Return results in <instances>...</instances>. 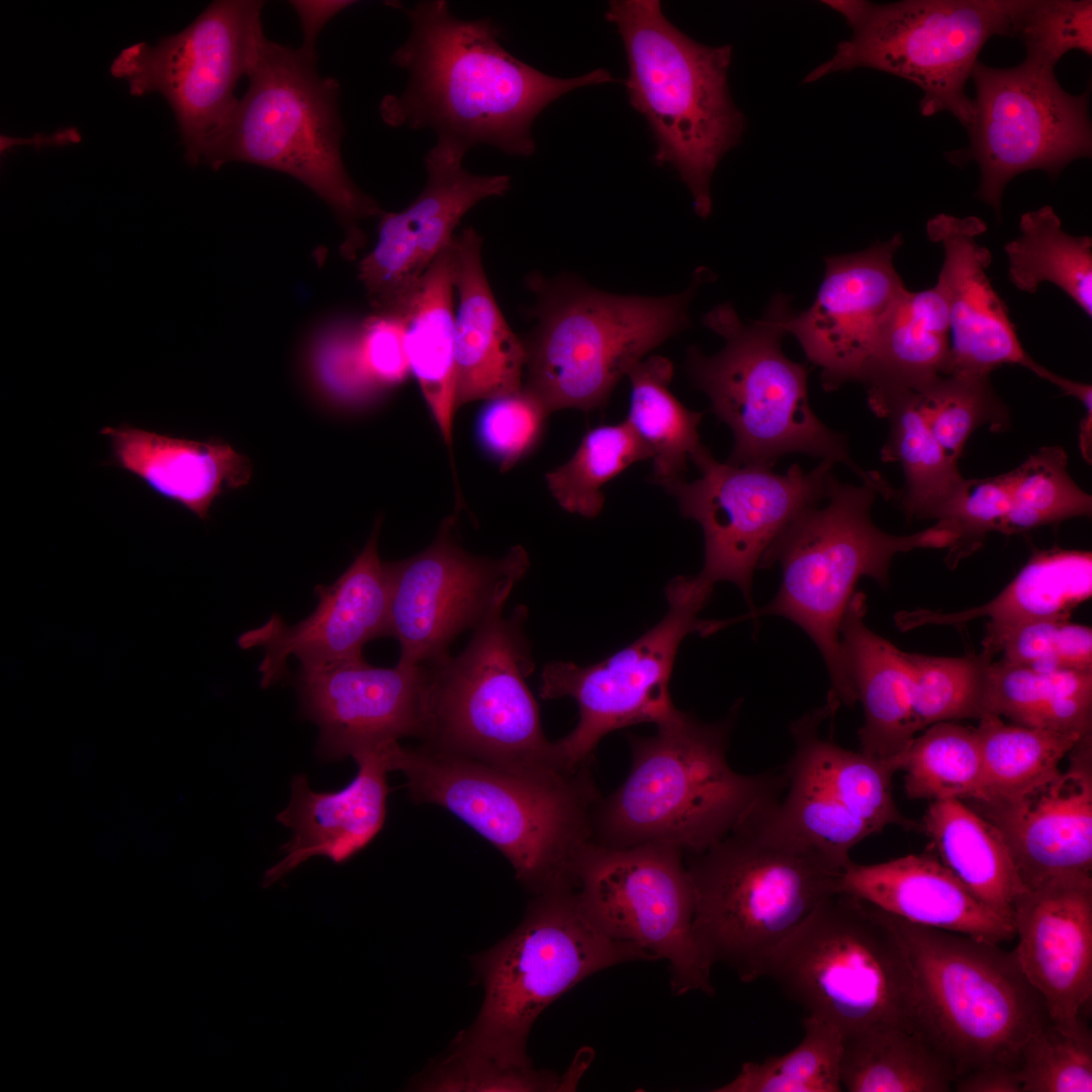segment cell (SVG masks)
<instances>
[{"label": "cell", "instance_id": "6da1fadb", "mask_svg": "<svg viewBox=\"0 0 1092 1092\" xmlns=\"http://www.w3.org/2000/svg\"><path fill=\"white\" fill-rule=\"evenodd\" d=\"M405 13L410 34L391 63L408 81L401 93L383 97L379 114L388 126L429 128L437 141L466 152L483 144L531 156L533 123L549 104L571 90L615 81L604 69L574 78L547 75L511 55L490 19L458 18L444 0L421 1Z\"/></svg>", "mask_w": 1092, "mask_h": 1092}, {"label": "cell", "instance_id": "7a4b0ae2", "mask_svg": "<svg viewBox=\"0 0 1092 1092\" xmlns=\"http://www.w3.org/2000/svg\"><path fill=\"white\" fill-rule=\"evenodd\" d=\"M391 771L412 799L440 806L493 845L534 896L575 888L579 858L594 841L601 796L589 764L504 767L394 742Z\"/></svg>", "mask_w": 1092, "mask_h": 1092}, {"label": "cell", "instance_id": "3957f363", "mask_svg": "<svg viewBox=\"0 0 1092 1092\" xmlns=\"http://www.w3.org/2000/svg\"><path fill=\"white\" fill-rule=\"evenodd\" d=\"M732 718L707 724L677 711L652 736H629L631 768L600 800L594 842L648 843L699 853L779 801L785 772L744 775L727 760Z\"/></svg>", "mask_w": 1092, "mask_h": 1092}, {"label": "cell", "instance_id": "277c9868", "mask_svg": "<svg viewBox=\"0 0 1092 1092\" xmlns=\"http://www.w3.org/2000/svg\"><path fill=\"white\" fill-rule=\"evenodd\" d=\"M845 484L832 478L825 499L802 511L763 554L759 567L779 563L783 579L776 597L742 619L784 617L803 629L819 649L830 676L825 707L833 717L853 706L856 694L844 664L840 626L854 588L863 576L889 583L894 556L914 549L949 548L956 535L936 523L911 535H892L872 521L880 493L894 495L885 482Z\"/></svg>", "mask_w": 1092, "mask_h": 1092}, {"label": "cell", "instance_id": "5b68a950", "mask_svg": "<svg viewBox=\"0 0 1092 1092\" xmlns=\"http://www.w3.org/2000/svg\"><path fill=\"white\" fill-rule=\"evenodd\" d=\"M316 62V54L266 37L246 93L204 143L198 164L217 170L242 162L292 176L333 209L346 226V245L359 247L357 223L383 211L346 170L340 85L321 75Z\"/></svg>", "mask_w": 1092, "mask_h": 1092}, {"label": "cell", "instance_id": "8992f818", "mask_svg": "<svg viewBox=\"0 0 1092 1092\" xmlns=\"http://www.w3.org/2000/svg\"><path fill=\"white\" fill-rule=\"evenodd\" d=\"M606 19L622 38L629 102L653 134L655 162L678 173L696 213L708 217L713 173L745 128L727 82L731 47L694 40L664 16L658 0L610 1Z\"/></svg>", "mask_w": 1092, "mask_h": 1092}, {"label": "cell", "instance_id": "52a82bcc", "mask_svg": "<svg viewBox=\"0 0 1092 1092\" xmlns=\"http://www.w3.org/2000/svg\"><path fill=\"white\" fill-rule=\"evenodd\" d=\"M689 855L696 939L713 966L724 964L743 983L764 977L774 950L837 892L844 871L751 822Z\"/></svg>", "mask_w": 1092, "mask_h": 1092}, {"label": "cell", "instance_id": "ba28073f", "mask_svg": "<svg viewBox=\"0 0 1092 1092\" xmlns=\"http://www.w3.org/2000/svg\"><path fill=\"white\" fill-rule=\"evenodd\" d=\"M789 299L772 297L763 316L741 321L730 304L715 306L704 324L723 337L725 346L712 356L688 352L694 383L710 399L712 412L732 431L734 446L727 462L771 468L785 454L803 453L840 463L862 481L879 474L851 459L845 437L826 427L808 400L806 365L782 350Z\"/></svg>", "mask_w": 1092, "mask_h": 1092}, {"label": "cell", "instance_id": "9c48e42d", "mask_svg": "<svg viewBox=\"0 0 1092 1092\" xmlns=\"http://www.w3.org/2000/svg\"><path fill=\"white\" fill-rule=\"evenodd\" d=\"M534 897L520 925L472 960L484 987L483 1003L450 1052L505 1068L532 1066L528 1035L553 1001L602 970L655 961L644 949L601 931L574 889Z\"/></svg>", "mask_w": 1092, "mask_h": 1092}, {"label": "cell", "instance_id": "30bf717a", "mask_svg": "<svg viewBox=\"0 0 1092 1092\" xmlns=\"http://www.w3.org/2000/svg\"><path fill=\"white\" fill-rule=\"evenodd\" d=\"M883 913L912 971L917 1028L956 1079L990 1066L1017 1069L1022 1045L1050 1018L1014 951Z\"/></svg>", "mask_w": 1092, "mask_h": 1092}, {"label": "cell", "instance_id": "8fae6325", "mask_svg": "<svg viewBox=\"0 0 1092 1092\" xmlns=\"http://www.w3.org/2000/svg\"><path fill=\"white\" fill-rule=\"evenodd\" d=\"M806 1015L843 1035L917 1028V1000L904 947L884 913L844 892L826 897L774 950L764 977Z\"/></svg>", "mask_w": 1092, "mask_h": 1092}, {"label": "cell", "instance_id": "7c38bea8", "mask_svg": "<svg viewBox=\"0 0 1092 1092\" xmlns=\"http://www.w3.org/2000/svg\"><path fill=\"white\" fill-rule=\"evenodd\" d=\"M537 325L525 343L524 385L549 414L592 411L655 347L689 325L696 286L664 297L622 296L572 279L532 278Z\"/></svg>", "mask_w": 1092, "mask_h": 1092}, {"label": "cell", "instance_id": "4fadbf2b", "mask_svg": "<svg viewBox=\"0 0 1092 1092\" xmlns=\"http://www.w3.org/2000/svg\"><path fill=\"white\" fill-rule=\"evenodd\" d=\"M474 629L457 655L432 661L422 745L504 767L566 766L542 729L526 678L534 670L526 607ZM568 767V766H567Z\"/></svg>", "mask_w": 1092, "mask_h": 1092}, {"label": "cell", "instance_id": "5bb4252c", "mask_svg": "<svg viewBox=\"0 0 1092 1092\" xmlns=\"http://www.w3.org/2000/svg\"><path fill=\"white\" fill-rule=\"evenodd\" d=\"M826 3L846 18L852 34L804 83L856 68L883 71L921 89L923 116L948 111L969 132L975 108L966 83L987 40L994 35L1011 36L1020 0Z\"/></svg>", "mask_w": 1092, "mask_h": 1092}, {"label": "cell", "instance_id": "9a60e30c", "mask_svg": "<svg viewBox=\"0 0 1092 1092\" xmlns=\"http://www.w3.org/2000/svg\"><path fill=\"white\" fill-rule=\"evenodd\" d=\"M713 587L698 575L677 576L665 589L666 614L633 643L596 664L545 665L540 697H570L579 710L574 729L555 741L565 765L589 764L597 745L612 731L640 723L658 725L675 715L668 687L679 644L691 633L706 636L727 625L698 617Z\"/></svg>", "mask_w": 1092, "mask_h": 1092}, {"label": "cell", "instance_id": "2e32d148", "mask_svg": "<svg viewBox=\"0 0 1092 1092\" xmlns=\"http://www.w3.org/2000/svg\"><path fill=\"white\" fill-rule=\"evenodd\" d=\"M684 855L669 844L612 847L593 841L579 858L574 890L583 912L606 935L667 962L672 994L713 995V965L693 929L694 892Z\"/></svg>", "mask_w": 1092, "mask_h": 1092}, {"label": "cell", "instance_id": "e0dca14e", "mask_svg": "<svg viewBox=\"0 0 1092 1092\" xmlns=\"http://www.w3.org/2000/svg\"><path fill=\"white\" fill-rule=\"evenodd\" d=\"M971 78L976 97L970 146L945 156L958 166L978 163L976 196L998 216L1005 187L1015 176L1040 169L1056 178L1074 160L1091 156L1088 90L1072 95L1055 69L1026 60L1004 69L978 61Z\"/></svg>", "mask_w": 1092, "mask_h": 1092}, {"label": "cell", "instance_id": "ac0fdd59", "mask_svg": "<svg viewBox=\"0 0 1092 1092\" xmlns=\"http://www.w3.org/2000/svg\"><path fill=\"white\" fill-rule=\"evenodd\" d=\"M264 2L218 0L180 32L157 44H132L110 66L127 82L129 93H159L169 103L181 134L185 159L199 162L200 151L238 102L235 89L249 77L266 38Z\"/></svg>", "mask_w": 1092, "mask_h": 1092}, {"label": "cell", "instance_id": "d6986e66", "mask_svg": "<svg viewBox=\"0 0 1092 1092\" xmlns=\"http://www.w3.org/2000/svg\"><path fill=\"white\" fill-rule=\"evenodd\" d=\"M691 460L701 476L664 487L682 516L703 530L705 557L698 576L713 586L733 582L750 603L753 572L763 554L802 511L825 499L834 464L822 460L808 472L793 464L777 474L769 467L719 462L705 446Z\"/></svg>", "mask_w": 1092, "mask_h": 1092}, {"label": "cell", "instance_id": "ffe728a7", "mask_svg": "<svg viewBox=\"0 0 1092 1092\" xmlns=\"http://www.w3.org/2000/svg\"><path fill=\"white\" fill-rule=\"evenodd\" d=\"M455 515L435 540L408 558L384 562L389 585V636L398 641V664L430 663L449 654L458 635L504 611L529 568L522 546L499 558L476 556L454 536Z\"/></svg>", "mask_w": 1092, "mask_h": 1092}, {"label": "cell", "instance_id": "44dd1931", "mask_svg": "<svg viewBox=\"0 0 1092 1092\" xmlns=\"http://www.w3.org/2000/svg\"><path fill=\"white\" fill-rule=\"evenodd\" d=\"M427 663L376 667L357 657L301 667L302 714L317 725V753L341 760L403 737L423 738Z\"/></svg>", "mask_w": 1092, "mask_h": 1092}, {"label": "cell", "instance_id": "7402d4cb", "mask_svg": "<svg viewBox=\"0 0 1092 1092\" xmlns=\"http://www.w3.org/2000/svg\"><path fill=\"white\" fill-rule=\"evenodd\" d=\"M900 234L866 250L825 258L811 306L790 312L784 326L821 369L825 390L862 379L881 328L906 290L894 266Z\"/></svg>", "mask_w": 1092, "mask_h": 1092}, {"label": "cell", "instance_id": "603a6c76", "mask_svg": "<svg viewBox=\"0 0 1092 1092\" xmlns=\"http://www.w3.org/2000/svg\"><path fill=\"white\" fill-rule=\"evenodd\" d=\"M466 151L437 141L425 156L427 180L403 210L382 212L377 241L359 265V279L377 310L392 306L453 241L462 217L485 198L505 195L508 175H476L463 167Z\"/></svg>", "mask_w": 1092, "mask_h": 1092}, {"label": "cell", "instance_id": "cb8c5ba5", "mask_svg": "<svg viewBox=\"0 0 1092 1092\" xmlns=\"http://www.w3.org/2000/svg\"><path fill=\"white\" fill-rule=\"evenodd\" d=\"M380 525L378 519L362 551L336 581L316 585L318 602L309 616L288 625L274 614L239 637L242 649L264 650L259 665L262 688L284 676L291 656L301 667L320 666L362 657L366 643L389 636V585L378 554Z\"/></svg>", "mask_w": 1092, "mask_h": 1092}, {"label": "cell", "instance_id": "d4e9b609", "mask_svg": "<svg viewBox=\"0 0 1092 1092\" xmlns=\"http://www.w3.org/2000/svg\"><path fill=\"white\" fill-rule=\"evenodd\" d=\"M1014 954L1063 1031L1089 1032L1083 1013L1092 999V876L1052 880L1025 890L1013 911Z\"/></svg>", "mask_w": 1092, "mask_h": 1092}, {"label": "cell", "instance_id": "484cf974", "mask_svg": "<svg viewBox=\"0 0 1092 1092\" xmlns=\"http://www.w3.org/2000/svg\"><path fill=\"white\" fill-rule=\"evenodd\" d=\"M1069 764L1005 800L976 803L1005 840L1025 890L1052 880L1092 876V733Z\"/></svg>", "mask_w": 1092, "mask_h": 1092}, {"label": "cell", "instance_id": "4316f807", "mask_svg": "<svg viewBox=\"0 0 1092 1092\" xmlns=\"http://www.w3.org/2000/svg\"><path fill=\"white\" fill-rule=\"evenodd\" d=\"M987 230L978 216L939 213L926 234L941 245L943 261L934 285L946 308L950 354L945 374L984 375L1005 364L1019 365L1040 378L1044 367L1024 350L1008 308L987 271L992 255L979 243Z\"/></svg>", "mask_w": 1092, "mask_h": 1092}, {"label": "cell", "instance_id": "83f0119b", "mask_svg": "<svg viewBox=\"0 0 1092 1092\" xmlns=\"http://www.w3.org/2000/svg\"><path fill=\"white\" fill-rule=\"evenodd\" d=\"M390 743L355 754L357 774L338 791H312L304 775L292 779L290 801L276 817L292 837L284 857L266 871L264 887L312 856L344 863L371 843L386 819Z\"/></svg>", "mask_w": 1092, "mask_h": 1092}, {"label": "cell", "instance_id": "f1b7e54d", "mask_svg": "<svg viewBox=\"0 0 1092 1092\" xmlns=\"http://www.w3.org/2000/svg\"><path fill=\"white\" fill-rule=\"evenodd\" d=\"M837 892L920 926L995 944L1015 937L1013 922L977 899L932 852L874 864L851 861Z\"/></svg>", "mask_w": 1092, "mask_h": 1092}, {"label": "cell", "instance_id": "f546056e", "mask_svg": "<svg viewBox=\"0 0 1092 1092\" xmlns=\"http://www.w3.org/2000/svg\"><path fill=\"white\" fill-rule=\"evenodd\" d=\"M481 243L472 228L453 239L457 408L520 390L527 363L525 343L507 324L488 284Z\"/></svg>", "mask_w": 1092, "mask_h": 1092}, {"label": "cell", "instance_id": "4dcf8cb0", "mask_svg": "<svg viewBox=\"0 0 1092 1092\" xmlns=\"http://www.w3.org/2000/svg\"><path fill=\"white\" fill-rule=\"evenodd\" d=\"M100 434L110 444L108 465L201 520L208 518L216 498L251 478L250 460L220 439L190 440L128 424L104 427Z\"/></svg>", "mask_w": 1092, "mask_h": 1092}, {"label": "cell", "instance_id": "1f68e13d", "mask_svg": "<svg viewBox=\"0 0 1092 1092\" xmlns=\"http://www.w3.org/2000/svg\"><path fill=\"white\" fill-rule=\"evenodd\" d=\"M1091 595V552L1055 546L1033 551L1005 588L981 606L953 613L917 610L901 615L898 623L904 629L923 625L960 627L984 618L987 622L982 651L994 658L1008 635L1021 625L1046 618H1070L1072 611Z\"/></svg>", "mask_w": 1092, "mask_h": 1092}, {"label": "cell", "instance_id": "d6a6232c", "mask_svg": "<svg viewBox=\"0 0 1092 1092\" xmlns=\"http://www.w3.org/2000/svg\"><path fill=\"white\" fill-rule=\"evenodd\" d=\"M866 597L854 593L840 626L844 664L864 720L858 731L860 751L896 760L918 731L912 709V679L905 651L864 623Z\"/></svg>", "mask_w": 1092, "mask_h": 1092}, {"label": "cell", "instance_id": "836d02e7", "mask_svg": "<svg viewBox=\"0 0 1092 1092\" xmlns=\"http://www.w3.org/2000/svg\"><path fill=\"white\" fill-rule=\"evenodd\" d=\"M453 263L452 241L412 289L385 309L402 320L411 373L450 454L457 410Z\"/></svg>", "mask_w": 1092, "mask_h": 1092}, {"label": "cell", "instance_id": "e575fe53", "mask_svg": "<svg viewBox=\"0 0 1092 1092\" xmlns=\"http://www.w3.org/2000/svg\"><path fill=\"white\" fill-rule=\"evenodd\" d=\"M950 354L944 301L935 286L901 294L879 333L861 382L869 406L945 374Z\"/></svg>", "mask_w": 1092, "mask_h": 1092}, {"label": "cell", "instance_id": "d590c367", "mask_svg": "<svg viewBox=\"0 0 1092 1092\" xmlns=\"http://www.w3.org/2000/svg\"><path fill=\"white\" fill-rule=\"evenodd\" d=\"M921 827L937 858L977 899L1013 922L1025 888L998 829L961 800L931 801Z\"/></svg>", "mask_w": 1092, "mask_h": 1092}, {"label": "cell", "instance_id": "8d00e7d4", "mask_svg": "<svg viewBox=\"0 0 1092 1092\" xmlns=\"http://www.w3.org/2000/svg\"><path fill=\"white\" fill-rule=\"evenodd\" d=\"M829 717L825 707L792 724L796 747L792 758L810 774L849 813L879 833L890 825L912 829L917 824L898 809L893 796L897 760H881L841 747L819 734Z\"/></svg>", "mask_w": 1092, "mask_h": 1092}, {"label": "cell", "instance_id": "74e56055", "mask_svg": "<svg viewBox=\"0 0 1092 1092\" xmlns=\"http://www.w3.org/2000/svg\"><path fill=\"white\" fill-rule=\"evenodd\" d=\"M871 410L890 424L881 456L902 467L905 484L898 498L906 517L940 521L967 482L958 461L932 435L912 390L892 394Z\"/></svg>", "mask_w": 1092, "mask_h": 1092}, {"label": "cell", "instance_id": "f35d334b", "mask_svg": "<svg viewBox=\"0 0 1092 1092\" xmlns=\"http://www.w3.org/2000/svg\"><path fill=\"white\" fill-rule=\"evenodd\" d=\"M839 1073L848 1092H948L956 1080L922 1031L899 1026L843 1035Z\"/></svg>", "mask_w": 1092, "mask_h": 1092}, {"label": "cell", "instance_id": "ab89813d", "mask_svg": "<svg viewBox=\"0 0 1092 1092\" xmlns=\"http://www.w3.org/2000/svg\"><path fill=\"white\" fill-rule=\"evenodd\" d=\"M983 706L984 715L1084 736L1092 733V671H1038L993 660L986 672Z\"/></svg>", "mask_w": 1092, "mask_h": 1092}, {"label": "cell", "instance_id": "60d3db41", "mask_svg": "<svg viewBox=\"0 0 1092 1092\" xmlns=\"http://www.w3.org/2000/svg\"><path fill=\"white\" fill-rule=\"evenodd\" d=\"M1008 277L1019 290L1040 284L1059 287L1089 317L1092 315V239L1064 231L1051 205L1023 213L1019 236L1004 247Z\"/></svg>", "mask_w": 1092, "mask_h": 1092}, {"label": "cell", "instance_id": "b9f144b4", "mask_svg": "<svg viewBox=\"0 0 1092 1092\" xmlns=\"http://www.w3.org/2000/svg\"><path fill=\"white\" fill-rule=\"evenodd\" d=\"M672 363L660 356L641 360L627 374L631 394L626 421L649 447L651 476L662 486L682 479L688 461L703 446L698 433L703 414L672 395Z\"/></svg>", "mask_w": 1092, "mask_h": 1092}, {"label": "cell", "instance_id": "7bdbcfd3", "mask_svg": "<svg viewBox=\"0 0 1092 1092\" xmlns=\"http://www.w3.org/2000/svg\"><path fill=\"white\" fill-rule=\"evenodd\" d=\"M982 766L984 797L990 803L1015 797L1060 770V762L1081 737L1005 722L984 715L975 727ZM1085 736V735H1084Z\"/></svg>", "mask_w": 1092, "mask_h": 1092}, {"label": "cell", "instance_id": "ee69618b", "mask_svg": "<svg viewBox=\"0 0 1092 1092\" xmlns=\"http://www.w3.org/2000/svg\"><path fill=\"white\" fill-rule=\"evenodd\" d=\"M904 790L914 800H972L984 797L983 766L975 728L939 722L915 736L897 758Z\"/></svg>", "mask_w": 1092, "mask_h": 1092}, {"label": "cell", "instance_id": "f6af8a7d", "mask_svg": "<svg viewBox=\"0 0 1092 1092\" xmlns=\"http://www.w3.org/2000/svg\"><path fill=\"white\" fill-rule=\"evenodd\" d=\"M651 458L649 447L624 421L587 431L568 461L545 479L563 510L595 518L604 506L602 487L633 463Z\"/></svg>", "mask_w": 1092, "mask_h": 1092}, {"label": "cell", "instance_id": "bcb514c9", "mask_svg": "<svg viewBox=\"0 0 1092 1092\" xmlns=\"http://www.w3.org/2000/svg\"><path fill=\"white\" fill-rule=\"evenodd\" d=\"M804 1035L789 1053L760 1063H744L737 1076L715 1092H840L843 1034L834 1024L811 1015Z\"/></svg>", "mask_w": 1092, "mask_h": 1092}, {"label": "cell", "instance_id": "7dc6e473", "mask_svg": "<svg viewBox=\"0 0 1092 1092\" xmlns=\"http://www.w3.org/2000/svg\"><path fill=\"white\" fill-rule=\"evenodd\" d=\"M1067 454L1045 446L1010 471L1011 507L998 532L1004 535L1090 516L1092 497L1070 476Z\"/></svg>", "mask_w": 1092, "mask_h": 1092}, {"label": "cell", "instance_id": "c3c4849f", "mask_svg": "<svg viewBox=\"0 0 1092 1092\" xmlns=\"http://www.w3.org/2000/svg\"><path fill=\"white\" fill-rule=\"evenodd\" d=\"M912 391L932 435L956 461L977 429L989 426L1001 432L1009 426L1008 408L992 387L990 376L942 374Z\"/></svg>", "mask_w": 1092, "mask_h": 1092}, {"label": "cell", "instance_id": "681fc988", "mask_svg": "<svg viewBox=\"0 0 1092 1092\" xmlns=\"http://www.w3.org/2000/svg\"><path fill=\"white\" fill-rule=\"evenodd\" d=\"M912 679L917 731L932 724L984 715L986 672L993 657L981 651L966 656L905 652Z\"/></svg>", "mask_w": 1092, "mask_h": 1092}, {"label": "cell", "instance_id": "f907efd6", "mask_svg": "<svg viewBox=\"0 0 1092 1092\" xmlns=\"http://www.w3.org/2000/svg\"><path fill=\"white\" fill-rule=\"evenodd\" d=\"M1011 37L1025 48V60L1055 69L1071 50L1092 54V1L1020 0Z\"/></svg>", "mask_w": 1092, "mask_h": 1092}, {"label": "cell", "instance_id": "816d5d0a", "mask_svg": "<svg viewBox=\"0 0 1092 1092\" xmlns=\"http://www.w3.org/2000/svg\"><path fill=\"white\" fill-rule=\"evenodd\" d=\"M1017 1074L1021 1092H1091V1032L1070 1034L1048 1020L1022 1045Z\"/></svg>", "mask_w": 1092, "mask_h": 1092}, {"label": "cell", "instance_id": "f5cc1de1", "mask_svg": "<svg viewBox=\"0 0 1092 1092\" xmlns=\"http://www.w3.org/2000/svg\"><path fill=\"white\" fill-rule=\"evenodd\" d=\"M584 1057L570 1071L559 1076L551 1071L536 1070L533 1065L505 1068L487 1061L450 1052L424 1071L413 1087L420 1091H568L575 1086L586 1069Z\"/></svg>", "mask_w": 1092, "mask_h": 1092}, {"label": "cell", "instance_id": "db71d44e", "mask_svg": "<svg viewBox=\"0 0 1092 1092\" xmlns=\"http://www.w3.org/2000/svg\"><path fill=\"white\" fill-rule=\"evenodd\" d=\"M314 382L333 407L359 413L387 393L372 378L360 341V328H345L318 341L310 358Z\"/></svg>", "mask_w": 1092, "mask_h": 1092}, {"label": "cell", "instance_id": "11a10c76", "mask_svg": "<svg viewBox=\"0 0 1092 1092\" xmlns=\"http://www.w3.org/2000/svg\"><path fill=\"white\" fill-rule=\"evenodd\" d=\"M486 401L476 424L477 439L483 451L506 471L536 448L550 414L524 385L514 393Z\"/></svg>", "mask_w": 1092, "mask_h": 1092}, {"label": "cell", "instance_id": "9f6ffc18", "mask_svg": "<svg viewBox=\"0 0 1092 1092\" xmlns=\"http://www.w3.org/2000/svg\"><path fill=\"white\" fill-rule=\"evenodd\" d=\"M1011 507L1010 472L967 479L965 488L946 515L936 523L956 535L945 562L954 567L979 548L988 533L998 532Z\"/></svg>", "mask_w": 1092, "mask_h": 1092}, {"label": "cell", "instance_id": "6f0895ef", "mask_svg": "<svg viewBox=\"0 0 1092 1092\" xmlns=\"http://www.w3.org/2000/svg\"><path fill=\"white\" fill-rule=\"evenodd\" d=\"M1076 647V630L1070 618L1057 617L1021 625L1008 635L1002 660L1038 671L1069 669Z\"/></svg>", "mask_w": 1092, "mask_h": 1092}, {"label": "cell", "instance_id": "680465c9", "mask_svg": "<svg viewBox=\"0 0 1092 1092\" xmlns=\"http://www.w3.org/2000/svg\"><path fill=\"white\" fill-rule=\"evenodd\" d=\"M363 357L369 373L386 392L402 384L411 374L404 326L392 311L377 310L360 327Z\"/></svg>", "mask_w": 1092, "mask_h": 1092}, {"label": "cell", "instance_id": "91938a15", "mask_svg": "<svg viewBox=\"0 0 1092 1092\" xmlns=\"http://www.w3.org/2000/svg\"><path fill=\"white\" fill-rule=\"evenodd\" d=\"M350 0H291L302 31L300 46L306 52L316 54L315 42L325 25L343 10L354 5Z\"/></svg>", "mask_w": 1092, "mask_h": 1092}, {"label": "cell", "instance_id": "94428289", "mask_svg": "<svg viewBox=\"0 0 1092 1092\" xmlns=\"http://www.w3.org/2000/svg\"><path fill=\"white\" fill-rule=\"evenodd\" d=\"M957 1092H1021L1017 1069L997 1065L978 1069L958 1077L952 1086Z\"/></svg>", "mask_w": 1092, "mask_h": 1092}]
</instances>
